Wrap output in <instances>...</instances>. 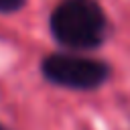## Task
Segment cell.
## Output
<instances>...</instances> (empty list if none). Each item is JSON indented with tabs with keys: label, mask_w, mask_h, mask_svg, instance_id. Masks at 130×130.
Segmentation results:
<instances>
[{
	"label": "cell",
	"mask_w": 130,
	"mask_h": 130,
	"mask_svg": "<svg viewBox=\"0 0 130 130\" xmlns=\"http://www.w3.org/2000/svg\"><path fill=\"white\" fill-rule=\"evenodd\" d=\"M43 75L55 83L69 89H95L104 85L110 77V65L98 59L77 57L69 53H53L43 65Z\"/></svg>",
	"instance_id": "7a4b0ae2"
},
{
	"label": "cell",
	"mask_w": 130,
	"mask_h": 130,
	"mask_svg": "<svg viewBox=\"0 0 130 130\" xmlns=\"http://www.w3.org/2000/svg\"><path fill=\"white\" fill-rule=\"evenodd\" d=\"M26 4V0H0V12L8 14V12H16Z\"/></svg>",
	"instance_id": "3957f363"
},
{
	"label": "cell",
	"mask_w": 130,
	"mask_h": 130,
	"mask_svg": "<svg viewBox=\"0 0 130 130\" xmlns=\"http://www.w3.org/2000/svg\"><path fill=\"white\" fill-rule=\"evenodd\" d=\"M0 130H8V128H4V126H2V124H0Z\"/></svg>",
	"instance_id": "277c9868"
},
{
	"label": "cell",
	"mask_w": 130,
	"mask_h": 130,
	"mask_svg": "<svg viewBox=\"0 0 130 130\" xmlns=\"http://www.w3.org/2000/svg\"><path fill=\"white\" fill-rule=\"evenodd\" d=\"M108 28V16L98 0H61L51 14L53 39L65 49H98Z\"/></svg>",
	"instance_id": "6da1fadb"
}]
</instances>
